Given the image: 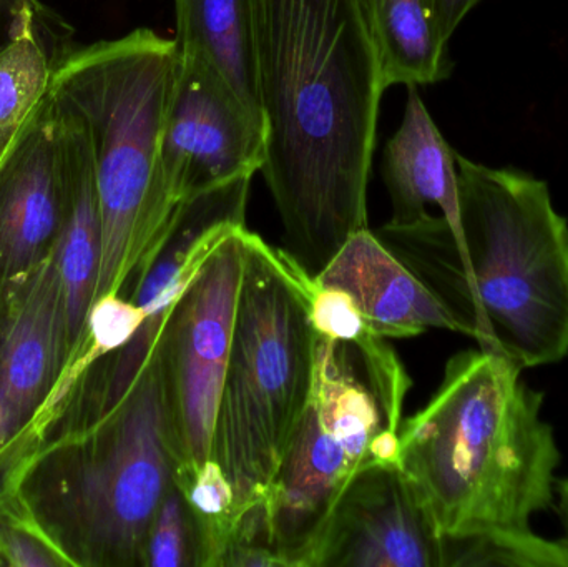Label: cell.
Segmentation results:
<instances>
[{"label":"cell","instance_id":"cell-4","mask_svg":"<svg viewBox=\"0 0 568 567\" xmlns=\"http://www.w3.org/2000/svg\"><path fill=\"white\" fill-rule=\"evenodd\" d=\"M182 463L155 346L106 415L37 445L17 475L12 499L72 567H143L150 525Z\"/></svg>","mask_w":568,"mask_h":567},{"label":"cell","instance_id":"cell-26","mask_svg":"<svg viewBox=\"0 0 568 567\" xmlns=\"http://www.w3.org/2000/svg\"><path fill=\"white\" fill-rule=\"evenodd\" d=\"M557 509H559L560 523H562L564 536L560 539L568 553V478L556 482Z\"/></svg>","mask_w":568,"mask_h":567},{"label":"cell","instance_id":"cell-12","mask_svg":"<svg viewBox=\"0 0 568 567\" xmlns=\"http://www.w3.org/2000/svg\"><path fill=\"white\" fill-rule=\"evenodd\" d=\"M60 223L57 117L49 92L0 159V283L55 255Z\"/></svg>","mask_w":568,"mask_h":567},{"label":"cell","instance_id":"cell-9","mask_svg":"<svg viewBox=\"0 0 568 567\" xmlns=\"http://www.w3.org/2000/svg\"><path fill=\"white\" fill-rule=\"evenodd\" d=\"M70 356L65 292L53 255L0 283V503L12 499Z\"/></svg>","mask_w":568,"mask_h":567},{"label":"cell","instance_id":"cell-7","mask_svg":"<svg viewBox=\"0 0 568 567\" xmlns=\"http://www.w3.org/2000/svg\"><path fill=\"white\" fill-rule=\"evenodd\" d=\"M410 385L383 336L346 342L317 335L310 402L265 495L284 567H307L334 505L357 473L397 463Z\"/></svg>","mask_w":568,"mask_h":567},{"label":"cell","instance_id":"cell-10","mask_svg":"<svg viewBox=\"0 0 568 567\" xmlns=\"http://www.w3.org/2000/svg\"><path fill=\"white\" fill-rule=\"evenodd\" d=\"M173 203L262 172L265 117L253 112L205 60L179 52L160 142Z\"/></svg>","mask_w":568,"mask_h":567},{"label":"cell","instance_id":"cell-16","mask_svg":"<svg viewBox=\"0 0 568 567\" xmlns=\"http://www.w3.org/2000/svg\"><path fill=\"white\" fill-rule=\"evenodd\" d=\"M173 6L179 52L205 60L263 115L255 0H173Z\"/></svg>","mask_w":568,"mask_h":567},{"label":"cell","instance_id":"cell-21","mask_svg":"<svg viewBox=\"0 0 568 567\" xmlns=\"http://www.w3.org/2000/svg\"><path fill=\"white\" fill-rule=\"evenodd\" d=\"M145 320L143 310L119 293L97 300L87 320L85 340L67 368L60 386L90 363L126 345L142 328Z\"/></svg>","mask_w":568,"mask_h":567},{"label":"cell","instance_id":"cell-20","mask_svg":"<svg viewBox=\"0 0 568 567\" xmlns=\"http://www.w3.org/2000/svg\"><path fill=\"white\" fill-rule=\"evenodd\" d=\"M143 567H202L199 531L175 483L153 516Z\"/></svg>","mask_w":568,"mask_h":567},{"label":"cell","instance_id":"cell-13","mask_svg":"<svg viewBox=\"0 0 568 567\" xmlns=\"http://www.w3.org/2000/svg\"><path fill=\"white\" fill-rule=\"evenodd\" d=\"M313 280L349 293L371 330L383 338H410L429 330L460 333L433 290L369 229L354 233Z\"/></svg>","mask_w":568,"mask_h":567},{"label":"cell","instance_id":"cell-23","mask_svg":"<svg viewBox=\"0 0 568 567\" xmlns=\"http://www.w3.org/2000/svg\"><path fill=\"white\" fill-rule=\"evenodd\" d=\"M27 32L39 36L57 69L73 52L72 26L42 0H0V50Z\"/></svg>","mask_w":568,"mask_h":567},{"label":"cell","instance_id":"cell-25","mask_svg":"<svg viewBox=\"0 0 568 567\" xmlns=\"http://www.w3.org/2000/svg\"><path fill=\"white\" fill-rule=\"evenodd\" d=\"M480 2L483 0H430L434 22L444 43L449 45V40L453 39L463 20Z\"/></svg>","mask_w":568,"mask_h":567},{"label":"cell","instance_id":"cell-1","mask_svg":"<svg viewBox=\"0 0 568 567\" xmlns=\"http://www.w3.org/2000/svg\"><path fill=\"white\" fill-rule=\"evenodd\" d=\"M262 173L284 252L316 276L367 229L386 87L363 0H255Z\"/></svg>","mask_w":568,"mask_h":567},{"label":"cell","instance_id":"cell-27","mask_svg":"<svg viewBox=\"0 0 568 567\" xmlns=\"http://www.w3.org/2000/svg\"><path fill=\"white\" fill-rule=\"evenodd\" d=\"M0 567H2V561H0Z\"/></svg>","mask_w":568,"mask_h":567},{"label":"cell","instance_id":"cell-6","mask_svg":"<svg viewBox=\"0 0 568 567\" xmlns=\"http://www.w3.org/2000/svg\"><path fill=\"white\" fill-rule=\"evenodd\" d=\"M313 276L245 230V265L213 432L215 459L243 508L266 495L310 402L317 333Z\"/></svg>","mask_w":568,"mask_h":567},{"label":"cell","instance_id":"cell-2","mask_svg":"<svg viewBox=\"0 0 568 567\" xmlns=\"http://www.w3.org/2000/svg\"><path fill=\"white\" fill-rule=\"evenodd\" d=\"M459 230L443 215L384 225L381 242L446 305L463 335L520 369L568 355V223L530 173L456 155Z\"/></svg>","mask_w":568,"mask_h":567},{"label":"cell","instance_id":"cell-22","mask_svg":"<svg viewBox=\"0 0 568 567\" xmlns=\"http://www.w3.org/2000/svg\"><path fill=\"white\" fill-rule=\"evenodd\" d=\"M2 567H72L62 549L13 499L0 503Z\"/></svg>","mask_w":568,"mask_h":567},{"label":"cell","instance_id":"cell-18","mask_svg":"<svg viewBox=\"0 0 568 567\" xmlns=\"http://www.w3.org/2000/svg\"><path fill=\"white\" fill-rule=\"evenodd\" d=\"M175 485L182 492L200 541L202 567H222L230 543L245 512L225 472L215 459L176 469Z\"/></svg>","mask_w":568,"mask_h":567},{"label":"cell","instance_id":"cell-8","mask_svg":"<svg viewBox=\"0 0 568 567\" xmlns=\"http://www.w3.org/2000/svg\"><path fill=\"white\" fill-rule=\"evenodd\" d=\"M246 225L236 226L203 263L166 316L162 358L185 463L212 459L236 306L245 265Z\"/></svg>","mask_w":568,"mask_h":567},{"label":"cell","instance_id":"cell-5","mask_svg":"<svg viewBox=\"0 0 568 567\" xmlns=\"http://www.w3.org/2000/svg\"><path fill=\"white\" fill-rule=\"evenodd\" d=\"M176 62L175 39L136 29L73 49L53 73L50 97L82 119L95 165L102 260L93 303L125 295L179 210L160 159Z\"/></svg>","mask_w":568,"mask_h":567},{"label":"cell","instance_id":"cell-24","mask_svg":"<svg viewBox=\"0 0 568 567\" xmlns=\"http://www.w3.org/2000/svg\"><path fill=\"white\" fill-rule=\"evenodd\" d=\"M310 320L314 332L323 338L356 342L374 333L349 293L317 285L314 280L311 285Z\"/></svg>","mask_w":568,"mask_h":567},{"label":"cell","instance_id":"cell-11","mask_svg":"<svg viewBox=\"0 0 568 567\" xmlns=\"http://www.w3.org/2000/svg\"><path fill=\"white\" fill-rule=\"evenodd\" d=\"M307 567H444V541L399 465H374L337 499Z\"/></svg>","mask_w":568,"mask_h":567},{"label":"cell","instance_id":"cell-17","mask_svg":"<svg viewBox=\"0 0 568 567\" xmlns=\"http://www.w3.org/2000/svg\"><path fill=\"white\" fill-rule=\"evenodd\" d=\"M386 90L443 82L453 62L434 22L430 0H363Z\"/></svg>","mask_w":568,"mask_h":567},{"label":"cell","instance_id":"cell-15","mask_svg":"<svg viewBox=\"0 0 568 567\" xmlns=\"http://www.w3.org/2000/svg\"><path fill=\"white\" fill-rule=\"evenodd\" d=\"M457 153L430 117L417 87H407L403 122L387 142L383 179L393 216L389 225H410L429 215L430 206L459 230Z\"/></svg>","mask_w":568,"mask_h":567},{"label":"cell","instance_id":"cell-14","mask_svg":"<svg viewBox=\"0 0 568 567\" xmlns=\"http://www.w3.org/2000/svg\"><path fill=\"white\" fill-rule=\"evenodd\" d=\"M53 107L62 185V223L55 260L65 292L72 363L85 340L87 320L99 282L102 210L85 125L72 110L55 102Z\"/></svg>","mask_w":568,"mask_h":567},{"label":"cell","instance_id":"cell-19","mask_svg":"<svg viewBox=\"0 0 568 567\" xmlns=\"http://www.w3.org/2000/svg\"><path fill=\"white\" fill-rule=\"evenodd\" d=\"M57 63L36 32L0 50V159L49 95Z\"/></svg>","mask_w":568,"mask_h":567},{"label":"cell","instance_id":"cell-3","mask_svg":"<svg viewBox=\"0 0 568 567\" xmlns=\"http://www.w3.org/2000/svg\"><path fill=\"white\" fill-rule=\"evenodd\" d=\"M520 373L496 353H457L400 425L397 465L440 538L529 533L556 502L559 446Z\"/></svg>","mask_w":568,"mask_h":567}]
</instances>
